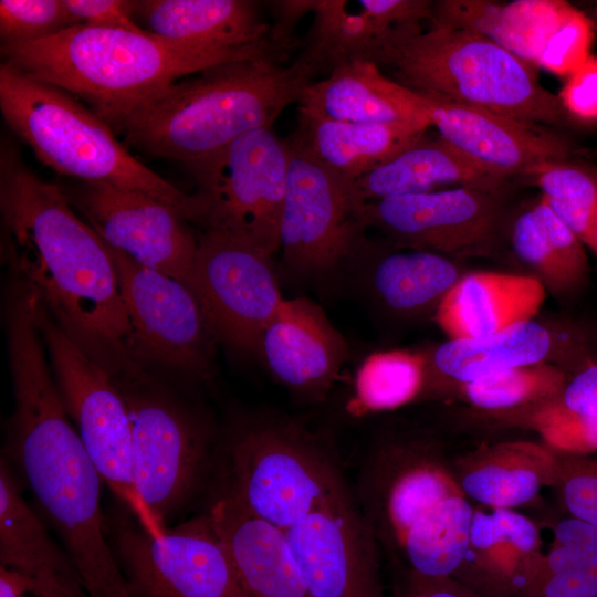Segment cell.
<instances>
[{
    "label": "cell",
    "instance_id": "obj_1",
    "mask_svg": "<svg viewBox=\"0 0 597 597\" xmlns=\"http://www.w3.org/2000/svg\"><path fill=\"white\" fill-rule=\"evenodd\" d=\"M0 210L4 255L60 328L114 379L147 375L106 244L81 219L64 190L25 165L2 140Z\"/></svg>",
    "mask_w": 597,
    "mask_h": 597
},
{
    "label": "cell",
    "instance_id": "obj_2",
    "mask_svg": "<svg viewBox=\"0 0 597 597\" xmlns=\"http://www.w3.org/2000/svg\"><path fill=\"white\" fill-rule=\"evenodd\" d=\"M14 408L8 452L59 533L88 597H134L107 540L102 478L70 419L40 333L34 300L3 303Z\"/></svg>",
    "mask_w": 597,
    "mask_h": 597
},
{
    "label": "cell",
    "instance_id": "obj_3",
    "mask_svg": "<svg viewBox=\"0 0 597 597\" xmlns=\"http://www.w3.org/2000/svg\"><path fill=\"white\" fill-rule=\"evenodd\" d=\"M0 51L2 62L83 101L115 134L134 109L179 80L224 63L283 56L270 39L244 48L202 50L147 31L85 24L35 42L1 44Z\"/></svg>",
    "mask_w": 597,
    "mask_h": 597
},
{
    "label": "cell",
    "instance_id": "obj_4",
    "mask_svg": "<svg viewBox=\"0 0 597 597\" xmlns=\"http://www.w3.org/2000/svg\"><path fill=\"white\" fill-rule=\"evenodd\" d=\"M317 73L303 55L290 65L271 55L220 64L144 102L119 133L151 157L198 164L250 132L270 128L286 106L298 104Z\"/></svg>",
    "mask_w": 597,
    "mask_h": 597
},
{
    "label": "cell",
    "instance_id": "obj_5",
    "mask_svg": "<svg viewBox=\"0 0 597 597\" xmlns=\"http://www.w3.org/2000/svg\"><path fill=\"white\" fill-rule=\"evenodd\" d=\"M370 61L417 93L485 108L545 127L570 114L561 95L537 80V69L483 34L431 20L427 29L383 41Z\"/></svg>",
    "mask_w": 597,
    "mask_h": 597
},
{
    "label": "cell",
    "instance_id": "obj_6",
    "mask_svg": "<svg viewBox=\"0 0 597 597\" xmlns=\"http://www.w3.org/2000/svg\"><path fill=\"white\" fill-rule=\"evenodd\" d=\"M0 111L10 129L57 174L147 193L197 223L199 209L193 193L179 189L134 157L115 132L70 93L1 62Z\"/></svg>",
    "mask_w": 597,
    "mask_h": 597
},
{
    "label": "cell",
    "instance_id": "obj_7",
    "mask_svg": "<svg viewBox=\"0 0 597 597\" xmlns=\"http://www.w3.org/2000/svg\"><path fill=\"white\" fill-rule=\"evenodd\" d=\"M224 495L283 531L347 491L331 451L281 417L239 421L227 441Z\"/></svg>",
    "mask_w": 597,
    "mask_h": 597
},
{
    "label": "cell",
    "instance_id": "obj_8",
    "mask_svg": "<svg viewBox=\"0 0 597 597\" xmlns=\"http://www.w3.org/2000/svg\"><path fill=\"white\" fill-rule=\"evenodd\" d=\"M36 317L65 410L103 482L148 534L163 535L135 489L130 419L113 377L70 339L39 297Z\"/></svg>",
    "mask_w": 597,
    "mask_h": 597
},
{
    "label": "cell",
    "instance_id": "obj_9",
    "mask_svg": "<svg viewBox=\"0 0 597 597\" xmlns=\"http://www.w3.org/2000/svg\"><path fill=\"white\" fill-rule=\"evenodd\" d=\"M289 144L270 128L250 132L216 156L186 168L205 230L242 239L272 256L280 251Z\"/></svg>",
    "mask_w": 597,
    "mask_h": 597
},
{
    "label": "cell",
    "instance_id": "obj_10",
    "mask_svg": "<svg viewBox=\"0 0 597 597\" xmlns=\"http://www.w3.org/2000/svg\"><path fill=\"white\" fill-rule=\"evenodd\" d=\"M114 381L130 419L136 492L157 524L167 530V520L190 499L202 476L209 430L148 374Z\"/></svg>",
    "mask_w": 597,
    "mask_h": 597
},
{
    "label": "cell",
    "instance_id": "obj_11",
    "mask_svg": "<svg viewBox=\"0 0 597 597\" xmlns=\"http://www.w3.org/2000/svg\"><path fill=\"white\" fill-rule=\"evenodd\" d=\"M112 547L134 597H248L208 514L160 536L119 520Z\"/></svg>",
    "mask_w": 597,
    "mask_h": 597
},
{
    "label": "cell",
    "instance_id": "obj_12",
    "mask_svg": "<svg viewBox=\"0 0 597 597\" xmlns=\"http://www.w3.org/2000/svg\"><path fill=\"white\" fill-rule=\"evenodd\" d=\"M280 230L289 270L316 275L346 262L365 235L350 181L317 160L292 135Z\"/></svg>",
    "mask_w": 597,
    "mask_h": 597
},
{
    "label": "cell",
    "instance_id": "obj_13",
    "mask_svg": "<svg viewBox=\"0 0 597 597\" xmlns=\"http://www.w3.org/2000/svg\"><path fill=\"white\" fill-rule=\"evenodd\" d=\"M106 247L128 313L136 360L143 367L154 364L206 377L218 338L192 290Z\"/></svg>",
    "mask_w": 597,
    "mask_h": 597
},
{
    "label": "cell",
    "instance_id": "obj_14",
    "mask_svg": "<svg viewBox=\"0 0 597 597\" xmlns=\"http://www.w3.org/2000/svg\"><path fill=\"white\" fill-rule=\"evenodd\" d=\"M503 190L452 188L362 203L364 229L391 245L426 250L455 260L493 255L504 224Z\"/></svg>",
    "mask_w": 597,
    "mask_h": 597
},
{
    "label": "cell",
    "instance_id": "obj_15",
    "mask_svg": "<svg viewBox=\"0 0 597 597\" xmlns=\"http://www.w3.org/2000/svg\"><path fill=\"white\" fill-rule=\"evenodd\" d=\"M187 285L218 341L258 356L262 334L284 300L271 256L229 233L205 230Z\"/></svg>",
    "mask_w": 597,
    "mask_h": 597
},
{
    "label": "cell",
    "instance_id": "obj_16",
    "mask_svg": "<svg viewBox=\"0 0 597 597\" xmlns=\"http://www.w3.org/2000/svg\"><path fill=\"white\" fill-rule=\"evenodd\" d=\"M432 20L483 34L534 67L575 73L589 57V18L565 1L440 0Z\"/></svg>",
    "mask_w": 597,
    "mask_h": 597
},
{
    "label": "cell",
    "instance_id": "obj_17",
    "mask_svg": "<svg viewBox=\"0 0 597 597\" xmlns=\"http://www.w3.org/2000/svg\"><path fill=\"white\" fill-rule=\"evenodd\" d=\"M64 192L106 245L188 284L197 237L176 208L104 182L77 180Z\"/></svg>",
    "mask_w": 597,
    "mask_h": 597
},
{
    "label": "cell",
    "instance_id": "obj_18",
    "mask_svg": "<svg viewBox=\"0 0 597 597\" xmlns=\"http://www.w3.org/2000/svg\"><path fill=\"white\" fill-rule=\"evenodd\" d=\"M454 495L463 494L450 462L425 438L381 442L369 457L359 483L360 513L377 543L397 556L411 526Z\"/></svg>",
    "mask_w": 597,
    "mask_h": 597
},
{
    "label": "cell",
    "instance_id": "obj_19",
    "mask_svg": "<svg viewBox=\"0 0 597 597\" xmlns=\"http://www.w3.org/2000/svg\"><path fill=\"white\" fill-rule=\"evenodd\" d=\"M285 534L311 597H385L377 540L347 491Z\"/></svg>",
    "mask_w": 597,
    "mask_h": 597
},
{
    "label": "cell",
    "instance_id": "obj_20",
    "mask_svg": "<svg viewBox=\"0 0 597 597\" xmlns=\"http://www.w3.org/2000/svg\"><path fill=\"white\" fill-rule=\"evenodd\" d=\"M431 126L454 148L509 178L534 166L568 160L572 145L554 128L523 122L485 108L422 94Z\"/></svg>",
    "mask_w": 597,
    "mask_h": 597
},
{
    "label": "cell",
    "instance_id": "obj_21",
    "mask_svg": "<svg viewBox=\"0 0 597 597\" xmlns=\"http://www.w3.org/2000/svg\"><path fill=\"white\" fill-rule=\"evenodd\" d=\"M348 356L341 332L306 297L283 300L262 334L258 353L283 386L308 399L325 396Z\"/></svg>",
    "mask_w": 597,
    "mask_h": 597
},
{
    "label": "cell",
    "instance_id": "obj_22",
    "mask_svg": "<svg viewBox=\"0 0 597 597\" xmlns=\"http://www.w3.org/2000/svg\"><path fill=\"white\" fill-rule=\"evenodd\" d=\"M298 113L360 124H431L427 98L391 80L370 60L343 64L308 84Z\"/></svg>",
    "mask_w": 597,
    "mask_h": 597
},
{
    "label": "cell",
    "instance_id": "obj_23",
    "mask_svg": "<svg viewBox=\"0 0 597 597\" xmlns=\"http://www.w3.org/2000/svg\"><path fill=\"white\" fill-rule=\"evenodd\" d=\"M450 465L462 494L473 504L511 510L537 505L557 479L556 452L527 440L482 444Z\"/></svg>",
    "mask_w": 597,
    "mask_h": 597
},
{
    "label": "cell",
    "instance_id": "obj_24",
    "mask_svg": "<svg viewBox=\"0 0 597 597\" xmlns=\"http://www.w3.org/2000/svg\"><path fill=\"white\" fill-rule=\"evenodd\" d=\"M207 514L248 597H311L285 531L224 494Z\"/></svg>",
    "mask_w": 597,
    "mask_h": 597
},
{
    "label": "cell",
    "instance_id": "obj_25",
    "mask_svg": "<svg viewBox=\"0 0 597 597\" xmlns=\"http://www.w3.org/2000/svg\"><path fill=\"white\" fill-rule=\"evenodd\" d=\"M511 178L495 172L427 133L397 156L352 181L358 205L452 188L503 190Z\"/></svg>",
    "mask_w": 597,
    "mask_h": 597
},
{
    "label": "cell",
    "instance_id": "obj_26",
    "mask_svg": "<svg viewBox=\"0 0 597 597\" xmlns=\"http://www.w3.org/2000/svg\"><path fill=\"white\" fill-rule=\"evenodd\" d=\"M347 261L363 263L369 294L380 306L400 317L436 313L465 273L455 259L426 250L378 248L365 235Z\"/></svg>",
    "mask_w": 597,
    "mask_h": 597
},
{
    "label": "cell",
    "instance_id": "obj_27",
    "mask_svg": "<svg viewBox=\"0 0 597 597\" xmlns=\"http://www.w3.org/2000/svg\"><path fill=\"white\" fill-rule=\"evenodd\" d=\"M546 297L534 275L465 272L438 306L434 320L448 339L478 337L533 321Z\"/></svg>",
    "mask_w": 597,
    "mask_h": 597
},
{
    "label": "cell",
    "instance_id": "obj_28",
    "mask_svg": "<svg viewBox=\"0 0 597 597\" xmlns=\"http://www.w3.org/2000/svg\"><path fill=\"white\" fill-rule=\"evenodd\" d=\"M133 17L166 42L202 50L254 45L271 31L248 0H134Z\"/></svg>",
    "mask_w": 597,
    "mask_h": 597
},
{
    "label": "cell",
    "instance_id": "obj_29",
    "mask_svg": "<svg viewBox=\"0 0 597 597\" xmlns=\"http://www.w3.org/2000/svg\"><path fill=\"white\" fill-rule=\"evenodd\" d=\"M538 523L511 509L474 504L465 557L454 575L482 597H505L537 555Z\"/></svg>",
    "mask_w": 597,
    "mask_h": 597
},
{
    "label": "cell",
    "instance_id": "obj_30",
    "mask_svg": "<svg viewBox=\"0 0 597 597\" xmlns=\"http://www.w3.org/2000/svg\"><path fill=\"white\" fill-rule=\"evenodd\" d=\"M0 566L59 597H88L74 563L28 505L4 459L0 464Z\"/></svg>",
    "mask_w": 597,
    "mask_h": 597
},
{
    "label": "cell",
    "instance_id": "obj_31",
    "mask_svg": "<svg viewBox=\"0 0 597 597\" xmlns=\"http://www.w3.org/2000/svg\"><path fill=\"white\" fill-rule=\"evenodd\" d=\"M552 332L536 321L471 338L448 339L426 356L421 397L449 384L482 379L512 368L546 362L553 350Z\"/></svg>",
    "mask_w": 597,
    "mask_h": 597
},
{
    "label": "cell",
    "instance_id": "obj_32",
    "mask_svg": "<svg viewBox=\"0 0 597 597\" xmlns=\"http://www.w3.org/2000/svg\"><path fill=\"white\" fill-rule=\"evenodd\" d=\"M538 525L540 551L505 597H597V527L569 515Z\"/></svg>",
    "mask_w": 597,
    "mask_h": 597
},
{
    "label": "cell",
    "instance_id": "obj_33",
    "mask_svg": "<svg viewBox=\"0 0 597 597\" xmlns=\"http://www.w3.org/2000/svg\"><path fill=\"white\" fill-rule=\"evenodd\" d=\"M430 123L360 124L298 113L292 136L332 171L354 181L421 138Z\"/></svg>",
    "mask_w": 597,
    "mask_h": 597
},
{
    "label": "cell",
    "instance_id": "obj_34",
    "mask_svg": "<svg viewBox=\"0 0 597 597\" xmlns=\"http://www.w3.org/2000/svg\"><path fill=\"white\" fill-rule=\"evenodd\" d=\"M473 507L464 495H454L421 516L398 554L407 570L428 577H454L468 551Z\"/></svg>",
    "mask_w": 597,
    "mask_h": 597
},
{
    "label": "cell",
    "instance_id": "obj_35",
    "mask_svg": "<svg viewBox=\"0 0 597 597\" xmlns=\"http://www.w3.org/2000/svg\"><path fill=\"white\" fill-rule=\"evenodd\" d=\"M568 380L563 369L541 362L469 383L449 384L431 397L451 392L480 412L492 413L557 399L562 397Z\"/></svg>",
    "mask_w": 597,
    "mask_h": 597
},
{
    "label": "cell",
    "instance_id": "obj_36",
    "mask_svg": "<svg viewBox=\"0 0 597 597\" xmlns=\"http://www.w3.org/2000/svg\"><path fill=\"white\" fill-rule=\"evenodd\" d=\"M313 15L301 55L318 72L331 73L343 64L370 60L378 44V34L364 12L349 11L344 0H316Z\"/></svg>",
    "mask_w": 597,
    "mask_h": 597
},
{
    "label": "cell",
    "instance_id": "obj_37",
    "mask_svg": "<svg viewBox=\"0 0 597 597\" xmlns=\"http://www.w3.org/2000/svg\"><path fill=\"white\" fill-rule=\"evenodd\" d=\"M425 381V353L405 349L373 353L357 369L352 409L358 413L397 409L418 399Z\"/></svg>",
    "mask_w": 597,
    "mask_h": 597
},
{
    "label": "cell",
    "instance_id": "obj_38",
    "mask_svg": "<svg viewBox=\"0 0 597 597\" xmlns=\"http://www.w3.org/2000/svg\"><path fill=\"white\" fill-rule=\"evenodd\" d=\"M524 176L533 179L541 198L587 247L597 210V176L567 160L534 166Z\"/></svg>",
    "mask_w": 597,
    "mask_h": 597
},
{
    "label": "cell",
    "instance_id": "obj_39",
    "mask_svg": "<svg viewBox=\"0 0 597 597\" xmlns=\"http://www.w3.org/2000/svg\"><path fill=\"white\" fill-rule=\"evenodd\" d=\"M78 20L64 0H1V44L35 42L55 35Z\"/></svg>",
    "mask_w": 597,
    "mask_h": 597
},
{
    "label": "cell",
    "instance_id": "obj_40",
    "mask_svg": "<svg viewBox=\"0 0 597 597\" xmlns=\"http://www.w3.org/2000/svg\"><path fill=\"white\" fill-rule=\"evenodd\" d=\"M510 240L516 256L534 272L547 292L559 297L576 293L532 208L514 219Z\"/></svg>",
    "mask_w": 597,
    "mask_h": 597
},
{
    "label": "cell",
    "instance_id": "obj_41",
    "mask_svg": "<svg viewBox=\"0 0 597 597\" xmlns=\"http://www.w3.org/2000/svg\"><path fill=\"white\" fill-rule=\"evenodd\" d=\"M556 457L554 491L562 510L597 527V455L556 452Z\"/></svg>",
    "mask_w": 597,
    "mask_h": 597
},
{
    "label": "cell",
    "instance_id": "obj_42",
    "mask_svg": "<svg viewBox=\"0 0 597 597\" xmlns=\"http://www.w3.org/2000/svg\"><path fill=\"white\" fill-rule=\"evenodd\" d=\"M532 210L577 292L584 286L589 274L586 245L542 198L532 207Z\"/></svg>",
    "mask_w": 597,
    "mask_h": 597
},
{
    "label": "cell",
    "instance_id": "obj_43",
    "mask_svg": "<svg viewBox=\"0 0 597 597\" xmlns=\"http://www.w3.org/2000/svg\"><path fill=\"white\" fill-rule=\"evenodd\" d=\"M432 3L433 1L428 0L358 1L360 11L368 17L377 31V46L394 34L418 30L422 28L423 21L430 22Z\"/></svg>",
    "mask_w": 597,
    "mask_h": 597
},
{
    "label": "cell",
    "instance_id": "obj_44",
    "mask_svg": "<svg viewBox=\"0 0 597 597\" xmlns=\"http://www.w3.org/2000/svg\"><path fill=\"white\" fill-rule=\"evenodd\" d=\"M66 8L81 24L145 32L133 17V1L128 0H64Z\"/></svg>",
    "mask_w": 597,
    "mask_h": 597
},
{
    "label": "cell",
    "instance_id": "obj_45",
    "mask_svg": "<svg viewBox=\"0 0 597 597\" xmlns=\"http://www.w3.org/2000/svg\"><path fill=\"white\" fill-rule=\"evenodd\" d=\"M561 97L572 116L585 119L597 117V56H589L572 74Z\"/></svg>",
    "mask_w": 597,
    "mask_h": 597
},
{
    "label": "cell",
    "instance_id": "obj_46",
    "mask_svg": "<svg viewBox=\"0 0 597 597\" xmlns=\"http://www.w3.org/2000/svg\"><path fill=\"white\" fill-rule=\"evenodd\" d=\"M397 597H482L453 577H428L407 570Z\"/></svg>",
    "mask_w": 597,
    "mask_h": 597
},
{
    "label": "cell",
    "instance_id": "obj_47",
    "mask_svg": "<svg viewBox=\"0 0 597 597\" xmlns=\"http://www.w3.org/2000/svg\"><path fill=\"white\" fill-rule=\"evenodd\" d=\"M274 15L270 39L284 52L292 46L295 27L308 12L313 13L316 0H277L269 2Z\"/></svg>",
    "mask_w": 597,
    "mask_h": 597
},
{
    "label": "cell",
    "instance_id": "obj_48",
    "mask_svg": "<svg viewBox=\"0 0 597 597\" xmlns=\"http://www.w3.org/2000/svg\"><path fill=\"white\" fill-rule=\"evenodd\" d=\"M561 401L572 411L597 415V364L585 368L568 380Z\"/></svg>",
    "mask_w": 597,
    "mask_h": 597
},
{
    "label": "cell",
    "instance_id": "obj_49",
    "mask_svg": "<svg viewBox=\"0 0 597 597\" xmlns=\"http://www.w3.org/2000/svg\"><path fill=\"white\" fill-rule=\"evenodd\" d=\"M587 248H589L594 252V254L597 256V210L594 216Z\"/></svg>",
    "mask_w": 597,
    "mask_h": 597
},
{
    "label": "cell",
    "instance_id": "obj_50",
    "mask_svg": "<svg viewBox=\"0 0 597 597\" xmlns=\"http://www.w3.org/2000/svg\"><path fill=\"white\" fill-rule=\"evenodd\" d=\"M588 18L591 21L594 29L597 30V3L591 9L590 17Z\"/></svg>",
    "mask_w": 597,
    "mask_h": 597
}]
</instances>
